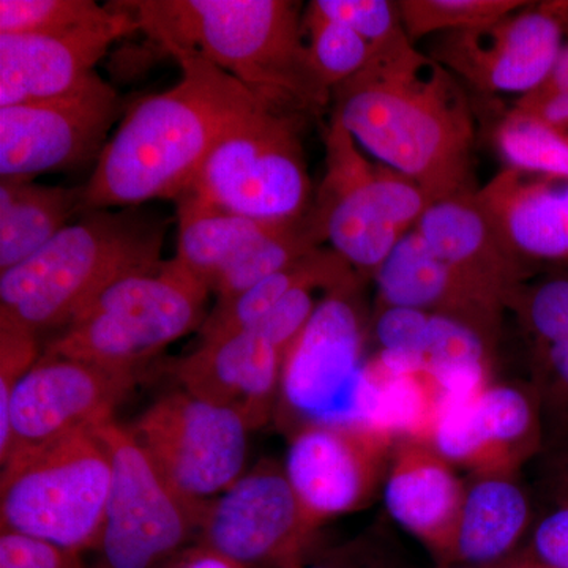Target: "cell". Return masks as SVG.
<instances>
[{
	"label": "cell",
	"instance_id": "6da1fadb",
	"mask_svg": "<svg viewBox=\"0 0 568 568\" xmlns=\"http://www.w3.org/2000/svg\"><path fill=\"white\" fill-rule=\"evenodd\" d=\"M335 114L377 162L413 179L432 203L474 186L476 122L459 80L399 29L332 91Z\"/></svg>",
	"mask_w": 568,
	"mask_h": 568
},
{
	"label": "cell",
	"instance_id": "7a4b0ae2",
	"mask_svg": "<svg viewBox=\"0 0 568 568\" xmlns=\"http://www.w3.org/2000/svg\"><path fill=\"white\" fill-rule=\"evenodd\" d=\"M175 61L181 81L130 108L104 145L82 186V212L178 200L227 133L272 108L204 59Z\"/></svg>",
	"mask_w": 568,
	"mask_h": 568
},
{
	"label": "cell",
	"instance_id": "3957f363",
	"mask_svg": "<svg viewBox=\"0 0 568 568\" xmlns=\"http://www.w3.org/2000/svg\"><path fill=\"white\" fill-rule=\"evenodd\" d=\"M121 6L171 58L204 59L268 106L310 118L332 102L306 47L298 3L130 0Z\"/></svg>",
	"mask_w": 568,
	"mask_h": 568
},
{
	"label": "cell",
	"instance_id": "277c9868",
	"mask_svg": "<svg viewBox=\"0 0 568 568\" xmlns=\"http://www.w3.org/2000/svg\"><path fill=\"white\" fill-rule=\"evenodd\" d=\"M168 220L138 207L95 209L24 263L0 274V320L33 334L62 331L126 276L155 271Z\"/></svg>",
	"mask_w": 568,
	"mask_h": 568
},
{
	"label": "cell",
	"instance_id": "5b68a950",
	"mask_svg": "<svg viewBox=\"0 0 568 568\" xmlns=\"http://www.w3.org/2000/svg\"><path fill=\"white\" fill-rule=\"evenodd\" d=\"M324 149V178L306 223L317 245H331L361 278H375L432 200L413 179L372 162L335 114Z\"/></svg>",
	"mask_w": 568,
	"mask_h": 568
},
{
	"label": "cell",
	"instance_id": "8992f818",
	"mask_svg": "<svg viewBox=\"0 0 568 568\" xmlns=\"http://www.w3.org/2000/svg\"><path fill=\"white\" fill-rule=\"evenodd\" d=\"M111 488V459L95 429L20 448L2 465V530L81 552L97 548Z\"/></svg>",
	"mask_w": 568,
	"mask_h": 568
},
{
	"label": "cell",
	"instance_id": "52a82bcc",
	"mask_svg": "<svg viewBox=\"0 0 568 568\" xmlns=\"http://www.w3.org/2000/svg\"><path fill=\"white\" fill-rule=\"evenodd\" d=\"M211 291L175 260L112 284L51 339L44 353L136 369L200 331Z\"/></svg>",
	"mask_w": 568,
	"mask_h": 568
},
{
	"label": "cell",
	"instance_id": "ba28073f",
	"mask_svg": "<svg viewBox=\"0 0 568 568\" xmlns=\"http://www.w3.org/2000/svg\"><path fill=\"white\" fill-rule=\"evenodd\" d=\"M306 118L261 111L213 148L186 192L261 222L304 220L315 197L302 142Z\"/></svg>",
	"mask_w": 568,
	"mask_h": 568
},
{
	"label": "cell",
	"instance_id": "9c48e42d",
	"mask_svg": "<svg viewBox=\"0 0 568 568\" xmlns=\"http://www.w3.org/2000/svg\"><path fill=\"white\" fill-rule=\"evenodd\" d=\"M248 425L189 392L156 399L130 429L168 487L197 515L244 476Z\"/></svg>",
	"mask_w": 568,
	"mask_h": 568
},
{
	"label": "cell",
	"instance_id": "30bf717a",
	"mask_svg": "<svg viewBox=\"0 0 568 568\" xmlns=\"http://www.w3.org/2000/svg\"><path fill=\"white\" fill-rule=\"evenodd\" d=\"M111 459V488L97 549L102 568H159L181 551L200 515L183 503L114 418L95 428Z\"/></svg>",
	"mask_w": 568,
	"mask_h": 568
},
{
	"label": "cell",
	"instance_id": "8fae6325",
	"mask_svg": "<svg viewBox=\"0 0 568 568\" xmlns=\"http://www.w3.org/2000/svg\"><path fill=\"white\" fill-rule=\"evenodd\" d=\"M358 284L325 295L284 357L280 399L302 425L357 426L366 364Z\"/></svg>",
	"mask_w": 568,
	"mask_h": 568
},
{
	"label": "cell",
	"instance_id": "7c38bea8",
	"mask_svg": "<svg viewBox=\"0 0 568 568\" xmlns=\"http://www.w3.org/2000/svg\"><path fill=\"white\" fill-rule=\"evenodd\" d=\"M121 108L97 71L63 95L0 108V178L33 181L99 160Z\"/></svg>",
	"mask_w": 568,
	"mask_h": 568
},
{
	"label": "cell",
	"instance_id": "4fadbf2b",
	"mask_svg": "<svg viewBox=\"0 0 568 568\" xmlns=\"http://www.w3.org/2000/svg\"><path fill=\"white\" fill-rule=\"evenodd\" d=\"M320 526L306 514L284 467L263 462L204 507L197 532L200 544L242 566L293 568Z\"/></svg>",
	"mask_w": 568,
	"mask_h": 568
},
{
	"label": "cell",
	"instance_id": "5bb4252c",
	"mask_svg": "<svg viewBox=\"0 0 568 568\" xmlns=\"http://www.w3.org/2000/svg\"><path fill=\"white\" fill-rule=\"evenodd\" d=\"M136 369L44 353L21 377L10 405V454L112 420ZM9 459V458H7Z\"/></svg>",
	"mask_w": 568,
	"mask_h": 568
},
{
	"label": "cell",
	"instance_id": "9a60e30c",
	"mask_svg": "<svg viewBox=\"0 0 568 568\" xmlns=\"http://www.w3.org/2000/svg\"><path fill=\"white\" fill-rule=\"evenodd\" d=\"M562 33L560 22L540 6L444 33L429 55L478 92L523 97L547 80L562 50Z\"/></svg>",
	"mask_w": 568,
	"mask_h": 568
},
{
	"label": "cell",
	"instance_id": "2e32d148",
	"mask_svg": "<svg viewBox=\"0 0 568 568\" xmlns=\"http://www.w3.org/2000/svg\"><path fill=\"white\" fill-rule=\"evenodd\" d=\"M394 443L364 426L302 425L287 447L284 473L306 514L323 525L372 499Z\"/></svg>",
	"mask_w": 568,
	"mask_h": 568
},
{
	"label": "cell",
	"instance_id": "e0dca14e",
	"mask_svg": "<svg viewBox=\"0 0 568 568\" xmlns=\"http://www.w3.org/2000/svg\"><path fill=\"white\" fill-rule=\"evenodd\" d=\"M136 31L132 13L115 2L100 20L69 31L0 36V108L73 91L114 41Z\"/></svg>",
	"mask_w": 568,
	"mask_h": 568
},
{
	"label": "cell",
	"instance_id": "ac0fdd59",
	"mask_svg": "<svg viewBox=\"0 0 568 568\" xmlns=\"http://www.w3.org/2000/svg\"><path fill=\"white\" fill-rule=\"evenodd\" d=\"M284 355L253 327L201 342L175 364L183 390L239 414L250 429L267 424L282 386Z\"/></svg>",
	"mask_w": 568,
	"mask_h": 568
},
{
	"label": "cell",
	"instance_id": "d6986e66",
	"mask_svg": "<svg viewBox=\"0 0 568 568\" xmlns=\"http://www.w3.org/2000/svg\"><path fill=\"white\" fill-rule=\"evenodd\" d=\"M414 230L478 301L500 315L510 308L525 286L528 261L508 248L474 193L433 203Z\"/></svg>",
	"mask_w": 568,
	"mask_h": 568
},
{
	"label": "cell",
	"instance_id": "ffe728a7",
	"mask_svg": "<svg viewBox=\"0 0 568 568\" xmlns=\"http://www.w3.org/2000/svg\"><path fill=\"white\" fill-rule=\"evenodd\" d=\"M536 416L518 388L488 386L470 399H444L432 446L448 463L473 467L480 476H510L536 437Z\"/></svg>",
	"mask_w": 568,
	"mask_h": 568
},
{
	"label": "cell",
	"instance_id": "44dd1931",
	"mask_svg": "<svg viewBox=\"0 0 568 568\" xmlns=\"http://www.w3.org/2000/svg\"><path fill=\"white\" fill-rule=\"evenodd\" d=\"M481 212L523 260H568V181L506 168L474 192Z\"/></svg>",
	"mask_w": 568,
	"mask_h": 568
},
{
	"label": "cell",
	"instance_id": "7402d4cb",
	"mask_svg": "<svg viewBox=\"0 0 568 568\" xmlns=\"http://www.w3.org/2000/svg\"><path fill=\"white\" fill-rule=\"evenodd\" d=\"M465 495L450 463L432 444L399 440L384 487L388 514L439 558H450Z\"/></svg>",
	"mask_w": 568,
	"mask_h": 568
},
{
	"label": "cell",
	"instance_id": "603a6c76",
	"mask_svg": "<svg viewBox=\"0 0 568 568\" xmlns=\"http://www.w3.org/2000/svg\"><path fill=\"white\" fill-rule=\"evenodd\" d=\"M375 280L383 308L399 306L450 317L476 328L489 343L495 338L500 313L478 301L416 230L399 239Z\"/></svg>",
	"mask_w": 568,
	"mask_h": 568
},
{
	"label": "cell",
	"instance_id": "cb8c5ba5",
	"mask_svg": "<svg viewBox=\"0 0 568 568\" xmlns=\"http://www.w3.org/2000/svg\"><path fill=\"white\" fill-rule=\"evenodd\" d=\"M175 204L178 252L174 260L211 293L220 276L287 224L295 223L261 222L222 211L189 192L182 193Z\"/></svg>",
	"mask_w": 568,
	"mask_h": 568
},
{
	"label": "cell",
	"instance_id": "d4e9b609",
	"mask_svg": "<svg viewBox=\"0 0 568 568\" xmlns=\"http://www.w3.org/2000/svg\"><path fill=\"white\" fill-rule=\"evenodd\" d=\"M440 388L428 369H398L379 355L365 364L357 426L392 440L432 444Z\"/></svg>",
	"mask_w": 568,
	"mask_h": 568
},
{
	"label": "cell",
	"instance_id": "484cf974",
	"mask_svg": "<svg viewBox=\"0 0 568 568\" xmlns=\"http://www.w3.org/2000/svg\"><path fill=\"white\" fill-rule=\"evenodd\" d=\"M529 515L528 499L510 476H480L466 488L448 560L495 562L518 544Z\"/></svg>",
	"mask_w": 568,
	"mask_h": 568
},
{
	"label": "cell",
	"instance_id": "4316f807",
	"mask_svg": "<svg viewBox=\"0 0 568 568\" xmlns=\"http://www.w3.org/2000/svg\"><path fill=\"white\" fill-rule=\"evenodd\" d=\"M82 211L81 189L0 181V274L44 248Z\"/></svg>",
	"mask_w": 568,
	"mask_h": 568
},
{
	"label": "cell",
	"instance_id": "83f0119b",
	"mask_svg": "<svg viewBox=\"0 0 568 568\" xmlns=\"http://www.w3.org/2000/svg\"><path fill=\"white\" fill-rule=\"evenodd\" d=\"M361 280L339 254L327 246H320L245 293L235 295L230 301L216 302L201 325V342L256 327L284 295L301 284L321 283L332 290H342L361 283Z\"/></svg>",
	"mask_w": 568,
	"mask_h": 568
},
{
	"label": "cell",
	"instance_id": "f1b7e54d",
	"mask_svg": "<svg viewBox=\"0 0 568 568\" xmlns=\"http://www.w3.org/2000/svg\"><path fill=\"white\" fill-rule=\"evenodd\" d=\"M495 141L508 168L568 181V126L511 108L497 125Z\"/></svg>",
	"mask_w": 568,
	"mask_h": 568
},
{
	"label": "cell",
	"instance_id": "f546056e",
	"mask_svg": "<svg viewBox=\"0 0 568 568\" xmlns=\"http://www.w3.org/2000/svg\"><path fill=\"white\" fill-rule=\"evenodd\" d=\"M410 41L436 32L481 28L529 6L523 0H402L396 2Z\"/></svg>",
	"mask_w": 568,
	"mask_h": 568
},
{
	"label": "cell",
	"instance_id": "4dcf8cb0",
	"mask_svg": "<svg viewBox=\"0 0 568 568\" xmlns=\"http://www.w3.org/2000/svg\"><path fill=\"white\" fill-rule=\"evenodd\" d=\"M302 29L313 65L331 92L364 69L372 55V44L357 32L316 11L306 9Z\"/></svg>",
	"mask_w": 568,
	"mask_h": 568
},
{
	"label": "cell",
	"instance_id": "1f68e13d",
	"mask_svg": "<svg viewBox=\"0 0 568 568\" xmlns=\"http://www.w3.org/2000/svg\"><path fill=\"white\" fill-rule=\"evenodd\" d=\"M110 6L92 0H2L0 36L69 31L100 20Z\"/></svg>",
	"mask_w": 568,
	"mask_h": 568
},
{
	"label": "cell",
	"instance_id": "d6a6232c",
	"mask_svg": "<svg viewBox=\"0 0 568 568\" xmlns=\"http://www.w3.org/2000/svg\"><path fill=\"white\" fill-rule=\"evenodd\" d=\"M39 335L0 320V463L11 447L10 405L21 377L39 361Z\"/></svg>",
	"mask_w": 568,
	"mask_h": 568
},
{
	"label": "cell",
	"instance_id": "836d02e7",
	"mask_svg": "<svg viewBox=\"0 0 568 568\" xmlns=\"http://www.w3.org/2000/svg\"><path fill=\"white\" fill-rule=\"evenodd\" d=\"M510 308L549 346L568 339V278L549 280L530 290L523 286Z\"/></svg>",
	"mask_w": 568,
	"mask_h": 568
},
{
	"label": "cell",
	"instance_id": "e575fe53",
	"mask_svg": "<svg viewBox=\"0 0 568 568\" xmlns=\"http://www.w3.org/2000/svg\"><path fill=\"white\" fill-rule=\"evenodd\" d=\"M308 9L327 20L342 22L372 47L403 28L398 6L387 0H313Z\"/></svg>",
	"mask_w": 568,
	"mask_h": 568
},
{
	"label": "cell",
	"instance_id": "d590c367",
	"mask_svg": "<svg viewBox=\"0 0 568 568\" xmlns=\"http://www.w3.org/2000/svg\"><path fill=\"white\" fill-rule=\"evenodd\" d=\"M432 316L420 310L383 308L376 321L377 342L388 353L416 355L425 361Z\"/></svg>",
	"mask_w": 568,
	"mask_h": 568
},
{
	"label": "cell",
	"instance_id": "8d00e7d4",
	"mask_svg": "<svg viewBox=\"0 0 568 568\" xmlns=\"http://www.w3.org/2000/svg\"><path fill=\"white\" fill-rule=\"evenodd\" d=\"M0 568H85L80 552L50 541L2 530Z\"/></svg>",
	"mask_w": 568,
	"mask_h": 568
},
{
	"label": "cell",
	"instance_id": "74e56055",
	"mask_svg": "<svg viewBox=\"0 0 568 568\" xmlns=\"http://www.w3.org/2000/svg\"><path fill=\"white\" fill-rule=\"evenodd\" d=\"M528 558L549 568H568V506L541 519L534 532Z\"/></svg>",
	"mask_w": 568,
	"mask_h": 568
},
{
	"label": "cell",
	"instance_id": "f35d334b",
	"mask_svg": "<svg viewBox=\"0 0 568 568\" xmlns=\"http://www.w3.org/2000/svg\"><path fill=\"white\" fill-rule=\"evenodd\" d=\"M568 95V44H564L555 67L549 71L547 80L541 82L532 92L519 97L515 100L514 108L517 110H528L547 102V100L556 99V97Z\"/></svg>",
	"mask_w": 568,
	"mask_h": 568
},
{
	"label": "cell",
	"instance_id": "ab89813d",
	"mask_svg": "<svg viewBox=\"0 0 568 568\" xmlns=\"http://www.w3.org/2000/svg\"><path fill=\"white\" fill-rule=\"evenodd\" d=\"M159 568H248L200 544L182 548Z\"/></svg>",
	"mask_w": 568,
	"mask_h": 568
},
{
	"label": "cell",
	"instance_id": "60d3db41",
	"mask_svg": "<svg viewBox=\"0 0 568 568\" xmlns=\"http://www.w3.org/2000/svg\"><path fill=\"white\" fill-rule=\"evenodd\" d=\"M293 568H387L379 560L369 558L357 549H339L334 555L325 556V558L315 560L312 564H297Z\"/></svg>",
	"mask_w": 568,
	"mask_h": 568
},
{
	"label": "cell",
	"instance_id": "b9f144b4",
	"mask_svg": "<svg viewBox=\"0 0 568 568\" xmlns=\"http://www.w3.org/2000/svg\"><path fill=\"white\" fill-rule=\"evenodd\" d=\"M519 111L536 115L552 125L568 126V95L556 97V99L547 100V102L536 104L528 110Z\"/></svg>",
	"mask_w": 568,
	"mask_h": 568
},
{
	"label": "cell",
	"instance_id": "7bdbcfd3",
	"mask_svg": "<svg viewBox=\"0 0 568 568\" xmlns=\"http://www.w3.org/2000/svg\"><path fill=\"white\" fill-rule=\"evenodd\" d=\"M549 362L560 379L568 386V339L549 346Z\"/></svg>",
	"mask_w": 568,
	"mask_h": 568
},
{
	"label": "cell",
	"instance_id": "ee69618b",
	"mask_svg": "<svg viewBox=\"0 0 568 568\" xmlns=\"http://www.w3.org/2000/svg\"><path fill=\"white\" fill-rule=\"evenodd\" d=\"M506 568H549L541 566V564H538L537 560L525 558L519 559L517 562L511 564V566H508Z\"/></svg>",
	"mask_w": 568,
	"mask_h": 568
}]
</instances>
